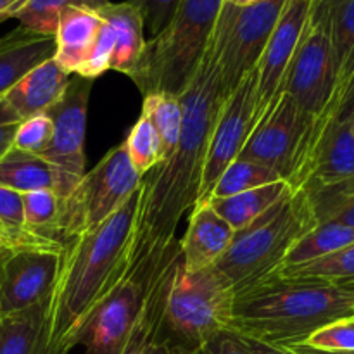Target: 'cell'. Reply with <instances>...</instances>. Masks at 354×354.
<instances>
[{
  "instance_id": "e0dca14e",
  "label": "cell",
  "mask_w": 354,
  "mask_h": 354,
  "mask_svg": "<svg viewBox=\"0 0 354 354\" xmlns=\"http://www.w3.org/2000/svg\"><path fill=\"white\" fill-rule=\"evenodd\" d=\"M182 261V251L176 249L175 254H171L168 263L158 273L154 282L144 290V301H142L137 325L120 354H168L159 342V330L165 317L166 301Z\"/></svg>"
},
{
  "instance_id": "603a6c76",
  "label": "cell",
  "mask_w": 354,
  "mask_h": 354,
  "mask_svg": "<svg viewBox=\"0 0 354 354\" xmlns=\"http://www.w3.org/2000/svg\"><path fill=\"white\" fill-rule=\"evenodd\" d=\"M0 354H48L47 303L0 317Z\"/></svg>"
},
{
  "instance_id": "f1b7e54d",
  "label": "cell",
  "mask_w": 354,
  "mask_h": 354,
  "mask_svg": "<svg viewBox=\"0 0 354 354\" xmlns=\"http://www.w3.org/2000/svg\"><path fill=\"white\" fill-rule=\"evenodd\" d=\"M273 277H286V279H308V280H327V282H344L354 280V242L313 261L301 263V265L283 266Z\"/></svg>"
},
{
  "instance_id": "f6af8a7d",
  "label": "cell",
  "mask_w": 354,
  "mask_h": 354,
  "mask_svg": "<svg viewBox=\"0 0 354 354\" xmlns=\"http://www.w3.org/2000/svg\"><path fill=\"white\" fill-rule=\"evenodd\" d=\"M10 245H12L10 239L7 237V235L0 234V252H3V251H6V249H9Z\"/></svg>"
},
{
  "instance_id": "74e56055",
  "label": "cell",
  "mask_w": 354,
  "mask_h": 354,
  "mask_svg": "<svg viewBox=\"0 0 354 354\" xmlns=\"http://www.w3.org/2000/svg\"><path fill=\"white\" fill-rule=\"evenodd\" d=\"M304 344L322 351H354V320L328 325L315 332Z\"/></svg>"
},
{
  "instance_id": "b9f144b4",
  "label": "cell",
  "mask_w": 354,
  "mask_h": 354,
  "mask_svg": "<svg viewBox=\"0 0 354 354\" xmlns=\"http://www.w3.org/2000/svg\"><path fill=\"white\" fill-rule=\"evenodd\" d=\"M242 339H244L245 346H248L249 353L251 354H299L294 351L292 348H286V346L266 344V342L256 341V339H249V337H242Z\"/></svg>"
},
{
  "instance_id": "5b68a950",
  "label": "cell",
  "mask_w": 354,
  "mask_h": 354,
  "mask_svg": "<svg viewBox=\"0 0 354 354\" xmlns=\"http://www.w3.org/2000/svg\"><path fill=\"white\" fill-rule=\"evenodd\" d=\"M225 0H182L168 26L145 41L130 76L142 92L178 97L199 68Z\"/></svg>"
},
{
  "instance_id": "8d00e7d4",
  "label": "cell",
  "mask_w": 354,
  "mask_h": 354,
  "mask_svg": "<svg viewBox=\"0 0 354 354\" xmlns=\"http://www.w3.org/2000/svg\"><path fill=\"white\" fill-rule=\"evenodd\" d=\"M104 21V19H102ZM114 52V33L113 28L104 21L100 26L99 33H97L95 41H93L92 48H90L88 55H86L85 62L80 66L76 75L86 80L99 78L102 73L111 69V59H113Z\"/></svg>"
},
{
  "instance_id": "9c48e42d",
  "label": "cell",
  "mask_w": 354,
  "mask_h": 354,
  "mask_svg": "<svg viewBox=\"0 0 354 354\" xmlns=\"http://www.w3.org/2000/svg\"><path fill=\"white\" fill-rule=\"evenodd\" d=\"M335 88L337 73L327 17L320 0H313L306 28L287 69L282 92L297 104L303 114L315 121L328 106Z\"/></svg>"
},
{
  "instance_id": "30bf717a",
  "label": "cell",
  "mask_w": 354,
  "mask_h": 354,
  "mask_svg": "<svg viewBox=\"0 0 354 354\" xmlns=\"http://www.w3.org/2000/svg\"><path fill=\"white\" fill-rule=\"evenodd\" d=\"M61 254V242L14 244L0 252V317L48 303Z\"/></svg>"
},
{
  "instance_id": "e575fe53",
  "label": "cell",
  "mask_w": 354,
  "mask_h": 354,
  "mask_svg": "<svg viewBox=\"0 0 354 354\" xmlns=\"http://www.w3.org/2000/svg\"><path fill=\"white\" fill-rule=\"evenodd\" d=\"M351 118H354V75L351 76V80L346 83V86L341 90V93H339V95H335L334 99L330 100V104L325 107L324 113H322L320 116H318L317 120L311 123L310 131H308L306 142H304L303 154H301V161H303L304 154H306V151L310 149V145L315 142V138H317L318 135L325 130V128H328L330 124H334V123H342V121H348V120H351ZM301 161H299V165H301ZM299 165H297V168H299ZM294 175H296V173H294Z\"/></svg>"
},
{
  "instance_id": "f546056e",
  "label": "cell",
  "mask_w": 354,
  "mask_h": 354,
  "mask_svg": "<svg viewBox=\"0 0 354 354\" xmlns=\"http://www.w3.org/2000/svg\"><path fill=\"white\" fill-rule=\"evenodd\" d=\"M109 0H26L14 14V19L19 21V26L40 35L54 37L59 16L68 7H88L99 10Z\"/></svg>"
},
{
  "instance_id": "52a82bcc",
  "label": "cell",
  "mask_w": 354,
  "mask_h": 354,
  "mask_svg": "<svg viewBox=\"0 0 354 354\" xmlns=\"http://www.w3.org/2000/svg\"><path fill=\"white\" fill-rule=\"evenodd\" d=\"M142 180L131 166L124 142L114 145L92 171L83 175L71 194L61 199L57 241L64 244L100 227L138 190Z\"/></svg>"
},
{
  "instance_id": "7bdbcfd3",
  "label": "cell",
  "mask_w": 354,
  "mask_h": 354,
  "mask_svg": "<svg viewBox=\"0 0 354 354\" xmlns=\"http://www.w3.org/2000/svg\"><path fill=\"white\" fill-rule=\"evenodd\" d=\"M290 348L299 354H354V351H322V349L310 348V346H306V344L290 346Z\"/></svg>"
},
{
  "instance_id": "8fae6325",
  "label": "cell",
  "mask_w": 354,
  "mask_h": 354,
  "mask_svg": "<svg viewBox=\"0 0 354 354\" xmlns=\"http://www.w3.org/2000/svg\"><path fill=\"white\" fill-rule=\"evenodd\" d=\"M92 86L93 80L76 75V78L69 80L68 88L59 97L57 102L52 104L45 113L50 118L54 131L50 144L40 158L50 162L57 171V196L61 199L69 196L85 175L86 113Z\"/></svg>"
},
{
  "instance_id": "ee69618b",
  "label": "cell",
  "mask_w": 354,
  "mask_h": 354,
  "mask_svg": "<svg viewBox=\"0 0 354 354\" xmlns=\"http://www.w3.org/2000/svg\"><path fill=\"white\" fill-rule=\"evenodd\" d=\"M24 2H26V0H0V14L7 12L10 14L14 19V14H16V10L19 9Z\"/></svg>"
},
{
  "instance_id": "484cf974",
  "label": "cell",
  "mask_w": 354,
  "mask_h": 354,
  "mask_svg": "<svg viewBox=\"0 0 354 354\" xmlns=\"http://www.w3.org/2000/svg\"><path fill=\"white\" fill-rule=\"evenodd\" d=\"M318 223L354 228V178L304 187Z\"/></svg>"
},
{
  "instance_id": "cb8c5ba5",
  "label": "cell",
  "mask_w": 354,
  "mask_h": 354,
  "mask_svg": "<svg viewBox=\"0 0 354 354\" xmlns=\"http://www.w3.org/2000/svg\"><path fill=\"white\" fill-rule=\"evenodd\" d=\"M320 3L327 17L337 73L335 97L354 75V0H320Z\"/></svg>"
},
{
  "instance_id": "4dcf8cb0",
  "label": "cell",
  "mask_w": 354,
  "mask_h": 354,
  "mask_svg": "<svg viewBox=\"0 0 354 354\" xmlns=\"http://www.w3.org/2000/svg\"><path fill=\"white\" fill-rule=\"evenodd\" d=\"M279 180L282 178L268 166L258 165L248 159H235L220 176L207 201L213 197H230L235 194L248 192V190L258 189V187L268 185Z\"/></svg>"
},
{
  "instance_id": "d6a6232c",
  "label": "cell",
  "mask_w": 354,
  "mask_h": 354,
  "mask_svg": "<svg viewBox=\"0 0 354 354\" xmlns=\"http://www.w3.org/2000/svg\"><path fill=\"white\" fill-rule=\"evenodd\" d=\"M123 142L131 166L142 178L165 159L158 131L152 127L151 121L142 114L137 123L128 131V137Z\"/></svg>"
},
{
  "instance_id": "bcb514c9",
  "label": "cell",
  "mask_w": 354,
  "mask_h": 354,
  "mask_svg": "<svg viewBox=\"0 0 354 354\" xmlns=\"http://www.w3.org/2000/svg\"><path fill=\"white\" fill-rule=\"evenodd\" d=\"M227 2L235 3V6H249V3H254L258 0H227Z\"/></svg>"
},
{
  "instance_id": "4fadbf2b",
  "label": "cell",
  "mask_w": 354,
  "mask_h": 354,
  "mask_svg": "<svg viewBox=\"0 0 354 354\" xmlns=\"http://www.w3.org/2000/svg\"><path fill=\"white\" fill-rule=\"evenodd\" d=\"M256 78L258 75L254 69L221 104L220 113L213 124V131H211L209 144H207L197 203L207 201L220 176L239 158L249 135L258 123Z\"/></svg>"
},
{
  "instance_id": "2e32d148",
  "label": "cell",
  "mask_w": 354,
  "mask_h": 354,
  "mask_svg": "<svg viewBox=\"0 0 354 354\" xmlns=\"http://www.w3.org/2000/svg\"><path fill=\"white\" fill-rule=\"evenodd\" d=\"M237 232L211 207L207 201L196 203L190 211L185 235L180 242L183 268L199 272L220 261Z\"/></svg>"
},
{
  "instance_id": "ba28073f",
  "label": "cell",
  "mask_w": 354,
  "mask_h": 354,
  "mask_svg": "<svg viewBox=\"0 0 354 354\" xmlns=\"http://www.w3.org/2000/svg\"><path fill=\"white\" fill-rule=\"evenodd\" d=\"M286 2L258 0L249 6L223 2L209 44L225 99L256 69Z\"/></svg>"
},
{
  "instance_id": "d6986e66",
  "label": "cell",
  "mask_w": 354,
  "mask_h": 354,
  "mask_svg": "<svg viewBox=\"0 0 354 354\" xmlns=\"http://www.w3.org/2000/svg\"><path fill=\"white\" fill-rule=\"evenodd\" d=\"M69 75L55 62L47 59L28 71L3 99L12 106L21 120L47 113L48 107L59 100L69 85Z\"/></svg>"
},
{
  "instance_id": "d590c367",
  "label": "cell",
  "mask_w": 354,
  "mask_h": 354,
  "mask_svg": "<svg viewBox=\"0 0 354 354\" xmlns=\"http://www.w3.org/2000/svg\"><path fill=\"white\" fill-rule=\"evenodd\" d=\"M52 131H54V127H52L50 118L45 113L26 118L17 127L12 147L28 154L41 156L50 144Z\"/></svg>"
},
{
  "instance_id": "60d3db41",
  "label": "cell",
  "mask_w": 354,
  "mask_h": 354,
  "mask_svg": "<svg viewBox=\"0 0 354 354\" xmlns=\"http://www.w3.org/2000/svg\"><path fill=\"white\" fill-rule=\"evenodd\" d=\"M196 354H251L248 346H245L244 339L237 335L235 332H221L218 337L207 342L201 351Z\"/></svg>"
},
{
  "instance_id": "ffe728a7",
  "label": "cell",
  "mask_w": 354,
  "mask_h": 354,
  "mask_svg": "<svg viewBox=\"0 0 354 354\" xmlns=\"http://www.w3.org/2000/svg\"><path fill=\"white\" fill-rule=\"evenodd\" d=\"M102 23L100 14L88 7H68L62 10L54 33V59L68 75H76L85 62Z\"/></svg>"
},
{
  "instance_id": "ac0fdd59",
  "label": "cell",
  "mask_w": 354,
  "mask_h": 354,
  "mask_svg": "<svg viewBox=\"0 0 354 354\" xmlns=\"http://www.w3.org/2000/svg\"><path fill=\"white\" fill-rule=\"evenodd\" d=\"M54 54L55 38L50 35H40L17 26L0 37V99H3L28 71L54 57Z\"/></svg>"
},
{
  "instance_id": "8992f818",
  "label": "cell",
  "mask_w": 354,
  "mask_h": 354,
  "mask_svg": "<svg viewBox=\"0 0 354 354\" xmlns=\"http://www.w3.org/2000/svg\"><path fill=\"white\" fill-rule=\"evenodd\" d=\"M235 289L216 268L187 272L183 261L173 280L159 342L168 354H196L230 330Z\"/></svg>"
},
{
  "instance_id": "1f68e13d",
  "label": "cell",
  "mask_w": 354,
  "mask_h": 354,
  "mask_svg": "<svg viewBox=\"0 0 354 354\" xmlns=\"http://www.w3.org/2000/svg\"><path fill=\"white\" fill-rule=\"evenodd\" d=\"M23 204L24 230L37 237L57 241L61 197L54 190H35V192L23 194Z\"/></svg>"
},
{
  "instance_id": "7dc6e473",
  "label": "cell",
  "mask_w": 354,
  "mask_h": 354,
  "mask_svg": "<svg viewBox=\"0 0 354 354\" xmlns=\"http://www.w3.org/2000/svg\"><path fill=\"white\" fill-rule=\"evenodd\" d=\"M7 19H12V16H10V14H7V12H2V14H0V24L6 23Z\"/></svg>"
},
{
  "instance_id": "83f0119b",
  "label": "cell",
  "mask_w": 354,
  "mask_h": 354,
  "mask_svg": "<svg viewBox=\"0 0 354 354\" xmlns=\"http://www.w3.org/2000/svg\"><path fill=\"white\" fill-rule=\"evenodd\" d=\"M142 116L147 118L161 138L165 159L171 156L180 140L183 109L180 97L171 93H151L144 97ZM162 159V161H165Z\"/></svg>"
},
{
  "instance_id": "836d02e7",
  "label": "cell",
  "mask_w": 354,
  "mask_h": 354,
  "mask_svg": "<svg viewBox=\"0 0 354 354\" xmlns=\"http://www.w3.org/2000/svg\"><path fill=\"white\" fill-rule=\"evenodd\" d=\"M0 227L14 244H38V242H57L37 237L24 230L23 194L0 185Z\"/></svg>"
},
{
  "instance_id": "f35d334b",
  "label": "cell",
  "mask_w": 354,
  "mask_h": 354,
  "mask_svg": "<svg viewBox=\"0 0 354 354\" xmlns=\"http://www.w3.org/2000/svg\"><path fill=\"white\" fill-rule=\"evenodd\" d=\"M128 2L137 7L144 21V28L149 30L151 38H154L168 26L182 0H128Z\"/></svg>"
},
{
  "instance_id": "277c9868",
  "label": "cell",
  "mask_w": 354,
  "mask_h": 354,
  "mask_svg": "<svg viewBox=\"0 0 354 354\" xmlns=\"http://www.w3.org/2000/svg\"><path fill=\"white\" fill-rule=\"evenodd\" d=\"M318 225L304 189H292L279 204L237 232L216 268L235 294L265 282L286 263L290 249Z\"/></svg>"
},
{
  "instance_id": "ab89813d",
  "label": "cell",
  "mask_w": 354,
  "mask_h": 354,
  "mask_svg": "<svg viewBox=\"0 0 354 354\" xmlns=\"http://www.w3.org/2000/svg\"><path fill=\"white\" fill-rule=\"evenodd\" d=\"M21 116L12 109L6 99H0V158L12 149L17 127L21 124Z\"/></svg>"
},
{
  "instance_id": "7402d4cb",
  "label": "cell",
  "mask_w": 354,
  "mask_h": 354,
  "mask_svg": "<svg viewBox=\"0 0 354 354\" xmlns=\"http://www.w3.org/2000/svg\"><path fill=\"white\" fill-rule=\"evenodd\" d=\"M290 190L292 187L286 180H279L230 197H213L207 203L235 232H241L279 204Z\"/></svg>"
},
{
  "instance_id": "44dd1931",
  "label": "cell",
  "mask_w": 354,
  "mask_h": 354,
  "mask_svg": "<svg viewBox=\"0 0 354 354\" xmlns=\"http://www.w3.org/2000/svg\"><path fill=\"white\" fill-rule=\"evenodd\" d=\"M97 12L113 28L114 52L111 59V69L131 76L140 62L145 48L144 21L137 7L130 2H107Z\"/></svg>"
},
{
  "instance_id": "7a4b0ae2",
  "label": "cell",
  "mask_w": 354,
  "mask_h": 354,
  "mask_svg": "<svg viewBox=\"0 0 354 354\" xmlns=\"http://www.w3.org/2000/svg\"><path fill=\"white\" fill-rule=\"evenodd\" d=\"M142 185L95 230L62 244L61 268L47 303V351L69 354L97 308L127 273Z\"/></svg>"
},
{
  "instance_id": "c3c4849f",
  "label": "cell",
  "mask_w": 354,
  "mask_h": 354,
  "mask_svg": "<svg viewBox=\"0 0 354 354\" xmlns=\"http://www.w3.org/2000/svg\"><path fill=\"white\" fill-rule=\"evenodd\" d=\"M0 234H3V235H7V234H6V232H3V228H2V227H0Z\"/></svg>"
},
{
  "instance_id": "7c38bea8",
  "label": "cell",
  "mask_w": 354,
  "mask_h": 354,
  "mask_svg": "<svg viewBox=\"0 0 354 354\" xmlns=\"http://www.w3.org/2000/svg\"><path fill=\"white\" fill-rule=\"evenodd\" d=\"M313 121L287 93H280L249 135L237 159L268 166L287 183L296 173Z\"/></svg>"
},
{
  "instance_id": "9a60e30c",
  "label": "cell",
  "mask_w": 354,
  "mask_h": 354,
  "mask_svg": "<svg viewBox=\"0 0 354 354\" xmlns=\"http://www.w3.org/2000/svg\"><path fill=\"white\" fill-rule=\"evenodd\" d=\"M144 301V289L123 279L86 324L80 344L85 354H120L130 339Z\"/></svg>"
},
{
  "instance_id": "5bb4252c",
  "label": "cell",
  "mask_w": 354,
  "mask_h": 354,
  "mask_svg": "<svg viewBox=\"0 0 354 354\" xmlns=\"http://www.w3.org/2000/svg\"><path fill=\"white\" fill-rule=\"evenodd\" d=\"M311 6H313V0H287L270 35L268 44L256 66L258 121L282 93L283 80L306 28Z\"/></svg>"
},
{
  "instance_id": "4316f807",
  "label": "cell",
  "mask_w": 354,
  "mask_h": 354,
  "mask_svg": "<svg viewBox=\"0 0 354 354\" xmlns=\"http://www.w3.org/2000/svg\"><path fill=\"white\" fill-rule=\"evenodd\" d=\"M354 242V228L337 223H318L308 232L287 256L283 266L301 265L332 254ZM282 266V268H283Z\"/></svg>"
},
{
  "instance_id": "d4e9b609",
  "label": "cell",
  "mask_w": 354,
  "mask_h": 354,
  "mask_svg": "<svg viewBox=\"0 0 354 354\" xmlns=\"http://www.w3.org/2000/svg\"><path fill=\"white\" fill-rule=\"evenodd\" d=\"M0 185L21 194L35 190H54L57 194L59 175L54 166L40 156L12 147L0 158Z\"/></svg>"
},
{
  "instance_id": "6da1fadb",
  "label": "cell",
  "mask_w": 354,
  "mask_h": 354,
  "mask_svg": "<svg viewBox=\"0 0 354 354\" xmlns=\"http://www.w3.org/2000/svg\"><path fill=\"white\" fill-rule=\"evenodd\" d=\"M182 131L175 151L142 180V201L124 279L147 289L180 248L176 228L199 201L213 124L225 97L214 52L207 44L196 75L182 93Z\"/></svg>"
},
{
  "instance_id": "3957f363",
  "label": "cell",
  "mask_w": 354,
  "mask_h": 354,
  "mask_svg": "<svg viewBox=\"0 0 354 354\" xmlns=\"http://www.w3.org/2000/svg\"><path fill=\"white\" fill-rule=\"evenodd\" d=\"M354 320V280L286 279L235 294L230 332L273 346L304 344L315 332Z\"/></svg>"
}]
</instances>
